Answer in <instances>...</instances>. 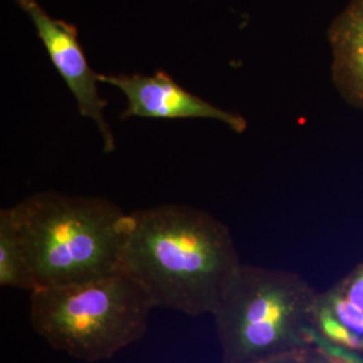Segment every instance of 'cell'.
I'll return each mask as SVG.
<instances>
[{
	"instance_id": "obj_1",
	"label": "cell",
	"mask_w": 363,
	"mask_h": 363,
	"mask_svg": "<svg viewBox=\"0 0 363 363\" xmlns=\"http://www.w3.org/2000/svg\"><path fill=\"white\" fill-rule=\"evenodd\" d=\"M240 265L229 228L203 210L169 203L130 213L123 272L155 308L213 313Z\"/></svg>"
},
{
	"instance_id": "obj_13",
	"label": "cell",
	"mask_w": 363,
	"mask_h": 363,
	"mask_svg": "<svg viewBox=\"0 0 363 363\" xmlns=\"http://www.w3.org/2000/svg\"><path fill=\"white\" fill-rule=\"evenodd\" d=\"M306 351L301 352H294V354H286L281 357H276L268 361H262L259 363H306V357H304Z\"/></svg>"
},
{
	"instance_id": "obj_4",
	"label": "cell",
	"mask_w": 363,
	"mask_h": 363,
	"mask_svg": "<svg viewBox=\"0 0 363 363\" xmlns=\"http://www.w3.org/2000/svg\"><path fill=\"white\" fill-rule=\"evenodd\" d=\"M128 273L30 292V320L54 350L85 361L111 359L144 337L154 310Z\"/></svg>"
},
{
	"instance_id": "obj_6",
	"label": "cell",
	"mask_w": 363,
	"mask_h": 363,
	"mask_svg": "<svg viewBox=\"0 0 363 363\" xmlns=\"http://www.w3.org/2000/svg\"><path fill=\"white\" fill-rule=\"evenodd\" d=\"M99 81L115 86L127 100L121 118H208L220 121L235 133L247 130V120L234 112L186 91L163 70L143 74H99Z\"/></svg>"
},
{
	"instance_id": "obj_12",
	"label": "cell",
	"mask_w": 363,
	"mask_h": 363,
	"mask_svg": "<svg viewBox=\"0 0 363 363\" xmlns=\"http://www.w3.org/2000/svg\"><path fill=\"white\" fill-rule=\"evenodd\" d=\"M306 357V363H363L352 362V361H346V359H340L337 357H334L325 350H322L318 346H311L310 349H307L304 352Z\"/></svg>"
},
{
	"instance_id": "obj_10",
	"label": "cell",
	"mask_w": 363,
	"mask_h": 363,
	"mask_svg": "<svg viewBox=\"0 0 363 363\" xmlns=\"http://www.w3.org/2000/svg\"><path fill=\"white\" fill-rule=\"evenodd\" d=\"M319 300L334 313L340 323L363 337V311L351 303L337 284L325 292H319Z\"/></svg>"
},
{
	"instance_id": "obj_9",
	"label": "cell",
	"mask_w": 363,
	"mask_h": 363,
	"mask_svg": "<svg viewBox=\"0 0 363 363\" xmlns=\"http://www.w3.org/2000/svg\"><path fill=\"white\" fill-rule=\"evenodd\" d=\"M315 330L316 334L327 342L363 355L362 335L352 333L346 325L340 323L334 313L319 300V295L315 311Z\"/></svg>"
},
{
	"instance_id": "obj_7",
	"label": "cell",
	"mask_w": 363,
	"mask_h": 363,
	"mask_svg": "<svg viewBox=\"0 0 363 363\" xmlns=\"http://www.w3.org/2000/svg\"><path fill=\"white\" fill-rule=\"evenodd\" d=\"M331 79L339 96L363 112V0H350L328 26Z\"/></svg>"
},
{
	"instance_id": "obj_3",
	"label": "cell",
	"mask_w": 363,
	"mask_h": 363,
	"mask_svg": "<svg viewBox=\"0 0 363 363\" xmlns=\"http://www.w3.org/2000/svg\"><path fill=\"white\" fill-rule=\"evenodd\" d=\"M318 295L298 273L241 264L211 313L222 363H259L310 349Z\"/></svg>"
},
{
	"instance_id": "obj_5",
	"label": "cell",
	"mask_w": 363,
	"mask_h": 363,
	"mask_svg": "<svg viewBox=\"0 0 363 363\" xmlns=\"http://www.w3.org/2000/svg\"><path fill=\"white\" fill-rule=\"evenodd\" d=\"M28 15L46 52L77 103L79 115L94 121L105 152L115 151V138L104 116L105 100L99 94V74L91 69L78 42L77 30L46 13L37 0H15Z\"/></svg>"
},
{
	"instance_id": "obj_2",
	"label": "cell",
	"mask_w": 363,
	"mask_h": 363,
	"mask_svg": "<svg viewBox=\"0 0 363 363\" xmlns=\"http://www.w3.org/2000/svg\"><path fill=\"white\" fill-rule=\"evenodd\" d=\"M13 210L33 291L123 272L130 213L113 202L43 191Z\"/></svg>"
},
{
	"instance_id": "obj_8",
	"label": "cell",
	"mask_w": 363,
	"mask_h": 363,
	"mask_svg": "<svg viewBox=\"0 0 363 363\" xmlns=\"http://www.w3.org/2000/svg\"><path fill=\"white\" fill-rule=\"evenodd\" d=\"M0 286L27 292L34 289L13 206L0 211Z\"/></svg>"
},
{
	"instance_id": "obj_11",
	"label": "cell",
	"mask_w": 363,
	"mask_h": 363,
	"mask_svg": "<svg viewBox=\"0 0 363 363\" xmlns=\"http://www.w3.org/2000/svg\"><path fill=\"white\" fill-rule=\"evenodd\" d=\"M342 292L363 311V262L357 265L343 280L337 283Z\"/></svg>"
}]
</instances>
